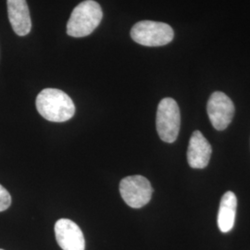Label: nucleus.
<instances>
[{
    "mask_svg": "<svg viewBox=\"0 0 250 250\" xmlns=\"http://www.w3.org/2000/svg\"><path fill=\"white\" fill-rule=\"evenodd\" d=\"M36 105L41 116L54 123L67 122L75 113V106L72 99L60 89L42 90L36 98Z\"/></svg>",
    "mask_w": 250,
    "mask_h": 250,
    "instance_id": "f257e3e1",
    "label": "nucleus"
},
{
    "mask_svg": "<svg viewBox=\"0 0 250 250\" xmlns=\"http://www.w3.org/2000/svg\"><path fill=\"white\" fill-rule=\"evenodd\" d=\"M103 12L98 2L85 0L72 10L67 23V34L72 37H84L99 26Z\"/></svg>",
    "mask_w": 250,
    "mask_h": 250,
    "instance_id": "f03ea898",
    "label": "nucleus"
},
{
    "mask_svg": "<svg viewBox=\"0 0 250 250\" xmlns=\"http://www.w3.org/2000/svg\"><path fill=\"white\" fill-rule=\"evenodd\" d=\"M174 33L172 28L164 22L142 21L134 24L131 30V37L139 45L161 46L170 43Z\"/></svg>",
    "mask_w": 250,
    "mask_h": 250,
    "instance_id": "7ed1b4c3",
    "label": "nucleus"
},
{
    "mask_svg": "<svg viewBox=\"0 0 250 250\" xmlns=\"http://www.w3.org/2000/svg\"><path fill=\"white\" fill-rule=\"evenodd\" d=\"M156 126L159 136L166 143H173L178 137L181 114L178 104L170 98L163 99L157 110Z\"/></svg>",
    "mask_w": 250,
    "mask_h": 250,
    "instance_id": "20e7f679",
    "label": "nucleus"
},
{
    "mask_svg": "<svg viewBox=\"0 0 250 250\" xmlns=\"http://www.w3.org/2000/svg\"><path fill=\"white\" fill-rule=\"evenodd\" d=\"M120 193L127 205L133 208H140L150 201L153 188L146 177L133 175L121 181Z\"/></svg>",
    "mask_w": 250,
    "mask_h": 250,
    "instance_id": "39448f33",
    "label": "nucleus"
},
{
    "mask_svg": "<svg viewBox=\"0 0 250 250\" xmlns=\"http://www.w3.org/2000/svg\"><path fill=\"white\" fill-rule=\"evenodd\" d=\"M207 110L212 126L218 131H224L232 121L234 105L223 92H214L208 101Z\"/></svg>",
    "mask_w": 250,
    "mask_h": 250,
    "instance_id": "423d86ee",
    "label": "nucleus"
},
{
    "mask_svg": "<svg viewBox=\"0 0 250 250\" xmlns=\"http://www.w3.org/2000/svg\"><path fill=\"white\" fill-rule=\"evenodd\" d=\"M55 235L63 250L85 249V240L80 227L69 219H60L55 224Z\"/></svg>",
    "mask_w": 250,
    "mask_h": 250,
    "instance_id": "0eeeda50",
    "label": "nucleus"
},
{
    "mask_svg": "<svg viewBox=\"0 0 250 250\" xmlns=\"http://www.w3.org/2000/svg\"><path fill=\"white\" fill-rule=\"evenodd\" d=\"M212 148L201 132L195 131L189 141L188 164L193 169H204L210 160Z\"/></svg>",
    "mask_w": 250,
    "mask_h": 250,
    "instance_id": "6e6552de",
    "label": "nucleus"
},
{
    "mask_svg": "<svg viewBox=\"0 0 250 250\" xmlns=\"http://www.w3.org/2000/svg\"><path fill=\"white\" fill-rule=\"evenodd\" d=\"M9 22L19 36H27L32 29V21L26 0H7Z\"/></svg>",
    "mask_w": 250,
    "mask_h": 250,
    "instance_id": "1a4fd4ad",
    "label": "nucleus"
},
{
    "mask_svg": "<svg viewBox=\"0 0 250 250\" xmlns=\"http://www.w3.org/2000/svg\"><path fill=\"white\" fill-rule=\"evenodd\" d=\"M237 198L235 194L228 191L224 194L220 203L218 213V226L221 232H230L233 228L236 215Z\"/></svg>",
    "mask_w": 250,
    "mask_h": 250,
    "instance_id": "9d476101",
    "label": "nucleus"
},
{
    "mask_svg": "<svg viewBox=\"0 0 250 250\" xmlns=\"http://www.w3.org/2000/svg\"><path fill=\"white\" fill-rule=\"evenodd\" d=\"M11 205V196L9 191L0 185V212L7 210Z\"/></svg>",
    "mask_w": 250,
    "mask_h": 250,
    "instance_id": "9b49d317",
    "label": "nucleus"
},
{
    "mask_svg": "<svg viewBox=\"0 0 250 250\" xmlns=\"http://www.w3.org/2000/svg\"><path fill=\"white\" fill-rule=\"evenodd\" d=\"M0 250H1V249H0Z\"/></svg>",
    "mask_w": 250,
    "mask_h": 250,
    "instance_id": "f8f14e48",
    "label": "nucleus"
}]
</instances>
